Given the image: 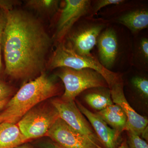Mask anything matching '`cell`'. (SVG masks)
Returning <instances> with one entry per match:
<instances>
[{
  "instance_id": "obj_11",
  "label": "cell",
  "mask_w": 148,
  "mask_h": 148,
  "mask_svg": "<svg viewBox=\"0 0 148 148\" xmlns=\"http://www.w3.org/2000/svg\"><path fill=\"white\" fill-rule=\"evenodd\" d=\"M45 136L62 148H103L80 134L59 118Z\"/></svg>"
},
{
  "instance_id": "obj_22",
  "label": "cell",
  "mask_w": 148,
  "mask_h": 148,
  "mask_svg": "<svg viewBox=\"0 0 148 148\" xmlns=\"http://www.w3.org/2000/svg\"><path fill=\"white\" fill-rule=\"evenodd\" d=\"M38 148H62L47 136L31 141Z\"/></svg>"
},
{
  "instance_id": "obj_24",
  "label": "cell",
  "mask_w": 148,
  "mask_h": 148,
  "mask_svg": "<svg viewBox=\"0 0 148 148\" xmlns=\"http://www.w3.org/2000/svg\"><path fill=\"white\" fill-rule=\"evenodd\" d=\"M6 22V16L5 12L2 10L0 11V73L2 70V64L1 59V45L2 43V37L3 31L4 29Z\"/></svg>"
},
{
  "instance_id": "obj_13",
  "label": "cell",
  "mask_w": 148,
  "mask_h": 148,
  "mask_svg": "<svg viewBox=\"0 0 148 148\" xmlns=\"http://www.w3.org/2000/svg\"><path fill=\"white\" fill-rule=\"evenodd\" d=\"M75 103L91 124L103 148H118L123 140L121 134L111 128L97 114L90 112L78 101Z\"/></svg>"
},
{
  "instance_id": "obj_19",
  "label": "cell",
  "mask_w": 148,
  "mask_h": 148,
  "mask_svg": "<svg viewBox=\"0 0 148 148\" xmlns=\"http://www.w3.org/2000/svg\"><path fill=\"white\" fill-rule=\"evenodd\" d=\"M130 83L132 87L141 96L148 97V80L145 77L135 75L132 77Z\"/></svg>"
},
{
  "instance_id": "obj_14",
  "label": "cell",
  "mask_w": 148,
  "mask_h": 148,
  "mask_svg": "<svg viewBox=\"0 0 148 148\" xmlns=\"http://www.w3.org/2000/svg\"><path fill=\"white\" fill-rule=\"evenodd\" d=\"M111 128L121 134L126 130L127 117L121 108L114 104L96 113Z\"/></svg>"
},
{
  "instance_id": "obj_18",
  "label": "cell",
  "mask_w": 148,
  "mask_h": 148,
  "mask_svg": "<svg viewBox=\"0 0 148 148\" xmlns=\"http://www.w3.org/2000/svg\"><path fill=\"white\" fill-rule=\"evenodd\" d=\"M60 1L56 0H30L26 5L41 13L52 14L58 10Z\"/></svg>"
},
{
  "instance_id": "obj_9",
  "label": "cell",
  "mask_w": 148,
  "mask_h": 148,
  "mask_svg": "<svg viewBox=\"0 0 148 148\" xmlns=\"http://www.w3.org/2000/svg\"><path fill=\"white\" fill-rule=\"evenodd\" d=\"M98 59L106 69L111 71L119 62L123 53L122 42L116 29L109 25L97 40Z\"/></svg>"
},
{
  "instance_id": "obj_6",
  "label": "cell",
  "mask_w": 148,
  "mask_h": 148,
  "mask_svg": "<svg viewBox=\"0 0 148 148\" xmlns=\"http://www.w3.org/2000/svg\"><path fill=\"white\" fill-rule=\"evenodd\" d=\"M79 21L78 26L67 35L70 45H66L79 55L92 57L91 51L96 45L98 37L110 23L105 18L89 16L81 18Z\"/></svg>"
},
{
  "instance_id": "obj_28",
  "label": "cell",
  "mask_w": 148,
  "mask_h": 148,
  "mask_svg": "<svg viewBox=\"0 0 148 148\" xmlns=\"http://www.w3.org/2000/svg\"><path fill=\"white\" fill-rule=\"evenodd\" d=\"M118 148H128L126 138L123 139L121 144L120 145Z\"/></svg>"
},
{
  "instance_id": "obj_5",
  "label": "cell",
  "mask_w": 148,
  "mask_h": 148,
  "mask_svg": "<svg viewBox=\"0 0 148 148\" xmlns=\"http://www.w3.org/2000/svg\"><path fill=\"white\" fill-rule=\"evenodd\" d=\"M64 83L65 91L61 97L65 101L75 100L85 90L95 88H109L106 80L98 72L90 69L75 70L60 68L56 74Z\"/></svg>"
},
{
  "instance_id": "obj_26",
  "label": "cell",
  "mask_w": 148,
  "mask_h": 148,
  "mask_svg": "<svg viewBox=\"0 0 148 148\" xmlns=\"http://www.w3.org/2000/svg\"><path fill=\"white\" fill-rule=\"evenodd\" d=\"M12 148H38L33 145L31 142H27L22 145Z\"/></svg>"
},
{
  "instance_id": "obj_4",
  "label": "cell",
  "mask_w": 148,
  "mask_h": 148,
  "mask_svg": "<svg viewBox=\"0 0 148 148\" xmlns=\"http://www.w3.org/2000/svg\"><path fill=\"white\" fill-rule=\"evenodd\" d=\"M59 116L50 99L29 110L16 124L28 142L42 138Z\"/></svg>"
},
{
  "instance_id": "obj_3",
  "label": "cell",
  "mask_w": 148,
  "mask_h": 148,
  "mask_svg": "<svg viewBox=\"0 0 148 148\" xmlns=\"http://www.w3.org/2000/svg\"><path fill=\"white\" fill-rule=\"evenodd\" d=\"M48 67L51 69L63 67L75 70L92 69L104 78L109 88L122 76L106 69L94 56L87 57L77 54L67 47L64 41L59 43L53 51L48 62Z\"/></svg>"
},
{
  "instance_id": "obj_27",
  "label": "cell",
  "mask_w": 148,
  "mask_h": 148,
  "mask_svg": "<svg viewBox=\"0 0 148 148\" xmlns=\"http://www.w3.org/2000/svg\"><path fill=\"white\" fill-rule=\"evenodd\" d=\"M10 98H8V99H5V100L0 102V112L2 110L5 106L6 104H7V103H8V102Z\"/></svg>"
},
{
  "instance_id": "obj_20",
  "label": "cell",
  "mask_w": 148,
  "mask_h": 148,
  "mask_svg": "<svg viewBox=\"0 0 148 148\" xmlns=\"http://www.w3.org/2000/svg\"><path fill=\"white\" fill-rule=\"evenodd\" d=\"M126 1L124 0H98L94 2L91 1L89 16L93 17L103 8L108 6L119 5Z\"/></svg>"
},
{
  "instance_id": "obj_2",
  "label": "cell",
  "mask_w": 148,
  "mask_h": 148,
  "mask_svg": "<svg viewBox=\"0 0 148 148\" xmlns=\"http://www.w3.org/2000/svg\"><path fill=\"white\" fill-rule=\"evenodd\" d=\"M61 87L55 77L42 72L23 85L0 112V123L16 124L29 110L39 103L59 95Z\"/></svg>"
},
{
  "instance_id": "obj_7",
  "label": "cell",
  "mask_w": 148,
  "mask_h": 148,
  "mask_svg": "<svg viewBox=\"0 0 148 148\" xmlns=\"http://www.w3.org/2000/svg\"><path fill=\"white\" fill-rule=\"evenodd\" d=\"M50 101L58 111L60 118L77 132L103 148L91 124L77 107L75 100L65 101L61 98H55Z\"/></svg>"
},
{
  "instance_id": "obj_15",
  "label": "cell",
  "mask_w": 148,
  "mask_h": 148,
  "mask_svg": "<svg viewBox=\"0 0 148 148\" xmlns=\"http://www.w3.org/2000/svg\"><path fill=\"white\" fill-rule=\"evenodd\" d=\"M28 142L16 124L0 123V148H12Z\"/></svg>"
},
{
  "instance_id": "obj_1",
  "label": "cell",
  "mask_w": 148,
  "mask_h": 148,
  "mask_svg": "<svg viewBox=\"0 0 148 148\" xmlns=\"http://www.w3.org/2000/svg\"><path fill=\"white\" fill-rule=\"evenodd\" d=\"M5 12L3 46L6 73L15 79H30L44 72L51 40L42 24L20 10Z\"/></svg>"
},
{
  "instance_id": "obj_17",
  "label": "cell",
  "mask_w": 148,
  "mask_h": 148,
  "mask_svg": "<svg viewBox=\"0 0 148 148\" xmlns=\"http://www.w3.org/2000/svg\"><path fill=\"white\" fill-rule=\"evenodd\" d=\"M130 64L140 67L148 65V38L147 36L137 38L131 51Z\"/></svg>"
},
{
  "instance_id": "obj_23",
  "label": "cell",
  "mask_w": 148,
  "mask_h": 148,
  "mask_svg": "<svg viewBox=\"0 0 148 148\" xmlns=\"http://www.w3.org/2000/svg\"><path fill=\"white\" fill-rule=\"evenodd\" d=\"M13 92V88L0 81V102L10 98Z\"/></svg>"
},
{
  "instance_id": "obj_16",
  "label": "cell",
  "mask_w": 148,
  "mask_h": 148,
  "mask_svg": "<svg viewBox=\"0 0 148 148\" xmlns=\"http://www.w3.org/2000/svg\"><path fill=\"white\" fill-rule=\"evenodd\" d=\"M94 91L86 93L84 99L92 109L100 111L114 104L109 88H96Z\"/></svg>"
},
{
  "instance_id": "obj_21",
  "label": "cell",
  "mask_w": 148,
  "mask_h": 148,
  "mask_svg": "<svg viewBox=\"0 0 148 148\" xmlns=\"http://www.w3.org/2000/svg\"><path fill=\"white\" fill-rule=\"evenodd\" d=\"M126 139L128 148H148V143L139 135L129 131H127Z\"/></svg>"
},
{
  "instance_id": "obj_10",
  "label": "cell",
  "mask_w": 148,
  "mask_h": 148,
  "mask_svg": "<svg viewBox=\"0 0 148 148\" xmlns=\"http://www.w3.org/2000/svg\"><path fill=\"white\" fill-rule=\"evenodd\" d=\"M91 1L66 0L57 21L54 38L60 43L64 41L69 32L81 18L90 15Z\"/></svg>"
},
{
  "instance_id": "obj_12",
  "label": "cell",
  "mask_w": 148,
  "mask_h": 148,
  "mask_svg": "<svg viewBox=\"0 0 148 148\" xmlns=\"http://www.w3.org/2000/svg\"><path fill=\"white\" fill-rule=\"evenodd\" d=\"M127 1L121 4L122 8H118L119 12L116 13L111 21L122 24L127 28L132 34H137L141 31L147 29L148 10L146 5L142 4L127 3Z\"/></svg>"
},
{
  "instance_id": "obj_25",
  "label": "cell",
  "mask_w": 148,
  "mask_h": 148,
  "mask_svg": "<svg viewBox=\"0 0 148 148\" xmlns=\"http://www.w3.org/2000/svg\"><path fill=\"white\" fill-rule=\"evenodd\" d=\"M15 2L8 0H0V8L5 12L13 10Z\"/></svg>"
},
{
  "instance_id": "obj_8",
  "label": "cell",
  "mask_w": 148,
  "mask_h": 148,
  "mask_svg": "<svg viewBox=\"0 0 148 148\" xmlns=\"http://www.w3.org/2000/svg\"><path fill=\"white\" fill-rule=\"evenodd\" d=\"M110 90L113 102L120 106L127 116L125 130L139 135L147 142L148 119L138 113L128 103L125 95L122 76L112 86Z\"/></svg>"
}]
</instances>
